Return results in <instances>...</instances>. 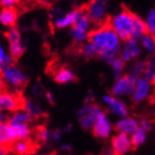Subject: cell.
<instances>
[{
    "label": "cell",
    "mask_w": 155,
    "mask_h": 155,
    "mask_svg": "<svg viewBox=\"0 0 155 155\" xmlns=\"http://www.w3.org/2000/svg\"><path fill=\"white\" fill-rule=\"evenodd\" d=\"M18 20V12L15 8H1L0 9V26L5 28H12Z\"/></svg>",
    "instance_id": "cell-19"
},
{
    "label": "cell",
    "mask_w": 155,
    "mask_h": 155,
    "mask_svg": "<svg viewBox=\"0 0 155 155\" xmlns=\"http://www.w3.org/2000/svg\"><path fill=\"white\" fill-rule=\"evenodd\" d=\"M10 64H13V58L9 54L6 45L0 40V69Z\"/></svg>",
    "instance_id": "cell-27"
},
{
    "label": "cell",
    "mask_w": 155,
    "mask_h": 155,
    "mask_svg": "<svg viewBox=\"0 0 155 155\" xmlns=\"http://www.w3.org/2000/svg\"><path fill=\"white\" fill-rule=\"evenodd\" d=\"M32 94L35 97H45V93H43V91H42V87H40L38 84H36L35 87H32Z\"/></svg>",
    "instance_id": "cell-36"
},
{
    "label": "cell",
    "mask_w": 155,
    "mask_h": 155,
    "mask_svg": "<svg viewBox=\"0 0 155 155\" xmlns=\"http://www.w3.org/2000/svg\"><path fill=\"white\" fill-rule=\"evenodd\" d=\"M21 109L23 111H26L32 120L38 119L43 114V110H42L41 105L37 101L32 100V99H25V100H22Z\"/></svg>",
    "instance_id": "cell-21"
},
{
    "label": "cell",
    "mask_w": 155,
    "mask_h": 155,
    "mask_svg": "<svg viewBox=\"0 0 155 155\" xmlns=\"http://www.w3.org/2000/svg\"><path fill=\"white\" fill-rule=\"evenodd\" d=\"M144 70H145V61H136L134 62L131 67V70H130V75H132L133 78L135 79H139V78H142L144 74Z\"/></svg>",
    "instance_id": "cell-30"
},
{
    "label": "cell",
    "mask_w": 155,
    "mask_h": 155,
    "mask_svg": "<svg viewBox=\"0 0 155 155\" xmlns=\"http://www.w3.org/2000/svg\"><path fill=\"white\" fill-rule=\"evenodd\" d=\"M17 140L16 132L9 125V123H0V145L10 147Z\"/></svg>",
    "instance_id": "cell-18"
},
{
    "label": "cell",
    "mask_w": 155,
    "mask_h": 155,
    "mask_svg": "<svg viewBox=\"0 0 155 155\" xmlns=\"http://www.w3.org/2000/svg\"><path fill=\"white\" fill-rule=\"evenodd\" d=\"M136 79L132 75L125 74L122 75L119 79H115L112 89H111V94L117 97H129L132 95L134 87H135Z\"/></svg>",
    "instance_id": "cell-9"
},
{
    "label": "cell",
    "mask_w": 155,
    "mask_h": 155,
    "mask_svg": "<svg viewBox=\"0 0 155 155\" xmlns=\"http://www.w3.org/2000/svg\"><path fill=\"white\" fill-rule=\"evenodd\" d=\"M112 151L115 155H125L132 150L133 145L131 142V137L129 135L117 133L111 140Z\"/></svg>",
    "instance_id": "cell-16"
},
{
    "label": "cell",
    "mask_w": 155,
    "mask_h": 155,
    "mask_svg": "<svg viewBox=\"0 0 155 155\" xmlns=\"http://www.w3.org/2000/svg\"><path fill=\"white\" fill-rule=\"evenodd\" d=\"M142 53V49L137 40L134 39H127L124 41L119 52V58L122 60L124 63L127 62H133L140 58Z\"/></svg>",
    "instance_id": "cell-12"
},
{
    "label": "cell",
    "mask_w": 155,
    "mask_h": 155,
    "mask_svg": "<svg viewBox=\"0 0 155 155\" xmlns=\"http://www.w3.org/2000/svg\"><path fill=\"white\" fill-rule=\"evenodd\" d=\"M145 25L147 33L155 37V8L151 9L145 17Z\"/></svg>",
    "instance_id": "cell-31"
},
{
    "label": "cell",
    "mask_w": 155,
    "mask_h": 155,
    "mask_svg": "<svg viewBox=\"0 0 155 155\" xmlns=\"http://www.w3.org/2000/svg\"><path fill=\"white\" fill-rule=\"evenodd\" d=\"M152 93V83L144 79V78H139L135 81V87L133 90V93L131 95L132 101L135 104H140L147 100Z\"/></svg>",
    "instance_id": "cell-14"
},
{
    "label": "cell",
    "mask_w": 155,
    "mask_h": 155,
    "mask_svg": "<svg viewBox=\"0 0 155 155\" xmlns=\"http://www.w3.org/2000/svg\"><path fill=\"white\" fill-rule=\"evenodd\" d=\"M45 99L47 100V102L50 104L54 103V95L52 93L51 91H45Z\"/></svg>",
    "instance_id": "cell-37"
},
{
    "label": "cell",
    "mask_w": 155,
    "mask_h": 155,
    "mask_svg": "<svg viewBox=\"0 0 155 155\" xmlns=\"http://www.w3.org/2000/svg\"><path fill=\"white\" fill-rule=\"evenodd\" d=\"M105 1H107H107H109V0H105Z\"/></svg>",
    "instance_id": "cell-46"
},
{
    "label": "cell",
    "mask_w": 155,
    "mask_h": 155,
    "mask_svg": "<svg viewBox=\"0 0 155 155\" xmlns=\"http://www.w3.org/2000/svg\"><path fill=\"white\" fill-rule=\"evenodd\" d=\"M39 2L41 3V5H45V6H49L50 3L53 1V0H38Z\"/></svg>",
    "instance_id": "cell-40"
},
{
    "label": "cell",
    "mask_w": 155,
    "mask_h": 155,
    "mask_svg": "<svg viewBox=\"0 0 155 155\" xmlns=\"http://www.w3.org/2000/svg\"><path fill=\"white\" fill-rule=\"evenodd\" d=\"M71 129H72L71 125H67V126H64V127H63L61 131H62V133H69L70 131H71Z\"/></svg>",
    "instance_id": "cell-41"
},
{
    "label": "cell",
    "mask_w": 155,
    "mask_h": 155,
    "mask_svg": "<svg viewBox=\"0 0 155 155\" xmlns=\"http://www.w3.org/2000/svg\"><path fill=\"white\" fill-rule=\"evenodd\" d=\"M153 116H154V119H155V107H154V110H153Z\"/></svg>",
    "instance_id": "cell-45"
},
{
    "label": "cell",
    "mask_w": 155,
    "mask_h": 155,
    "mask_svg": "<svg viewBox=\"0 0 155 155\" xmlns=\"http://www.w3.org/2000/svg\"><path fill=\"white\" fill-rule=\"evenodd\" d=\"M9 115L8 113H0V123H7L9 120Z\"/></svg>",
    "instance_id": "cell-38"
},
{
    "label": "cell",
    "mask_w": 155,
    "mask_h": 155,
    "mask_svg": "<svg viewBox=\"0 0 155 155\" xmlns=\"http://www.w3.org/2000/svg\"><path fill=\"white\" fill-rule=\"evenodd\" d=\"M81 53L85 57V58H89V59H92V58H95V57H99V49L95 45H94L93 42H91L90 40L89 41H85L82 45V48H81Z\"/></svg>",
    "instance_id": "cell-26"
},
{
    "label": "cell",
    "mask_w": 155,
    "mask_h": 155,
    "mask_svg": "<svg viewBox=\"0 0 155 155\" xmlns=\"http://www.w3.org/2000/svg\"><path fill=\"white\" fill-rule=\"evenodd\" d=\"M54 81L60 84H68L72 83L75 81V74L71 69L69 68H61L57 70V72L53 75Z\"/></svg>",
    "instance_id": "cell-22"
},
{
    "label": "cell",
    "mask_w": 155,
    "mask_h": 155,
    "mask_svg": "<svg viewBox=\"0 0 155 155\" xmlns=\"http://www.w3.org/2000/svg\"><path fill=\"white\" fill-rule=\"evenodd\" d=\"M80 11L81 10L72 9V10L67 11V12L57 13V15L53 16V26H54L57 29H60V30L71 28V27L74 25L75 20H77Z\"/></svg>",
    "instance_id": "cell-15"
},
{
    "label": "cell",
    "mask_w": 155,
    "mask_h": 155,
    "mask_svg": "<svg viewBox=\"0 0 155 155\" xmlns=\"http://www.w3.org/2000/svg\"><path fill=\"white\" fill-rule=\"evenodd\" d=\"M21 1H27V2H29V1H35V0H21Z\"/></svg>",
    "instance_id": "cell-44"
},
{
    "label": "cell",
    "mask_w": 155,
    "mask_h": 155,
    "mask_svg": "<svg viewBox=\"0 0 155 155\" xmlns=\"http://www.w3.org/2000/svg\"><path fill=\"white\" fill-rule=\"evenodd\" d=\"M0 82L12 92L22 89L28 82V77L22 69L15 64H10L0 69Z\"/></svg>",
    "instance_id": "cell-3"
},
{
    "label": "cell",
    "mask_w": 155,
    "mask_h": 155,
    "mask_svg": "<svg viewBox=\"0 0 155 155\" xmlns=\"http://www.w3.org/2000/svg\"><path fill=\"white\" fill-rule=\"evenodd\" d=\"M6 39L8 43V51L13 60L19 59L25 53V45L22 42V36L17 27L9 28L6 32Z\"/></svg>",
    "instance_id": "cell-8"
},
{
    "label": "cell",
    "mask_w": 155,
    "mask_h": 155,
    "mask_svg": "<svg viewBox=\"0 0 155 155\" xmlns=\"http://www.w3.org/2000/svg\"><path fill=\"white\" fill-rule=\"evenodd\" d=\"M21 0H0L1 8H15Z\"/></svg>",
    "instance_id": "cell-34"
},
{
    "label": "cell",
    "mask_w": 155,
    "mask_h": 155,
    "mask_svg": "<svg viewBox=\"0 0 155 155\" xmlns=\"http://www.w3.org/2000/svg\"><path fill=\"white\" fill-rule=\"evenodd\" d=\"M147 32L146 31V25L145 21L140 18V17L135 16L134 17V22H133V28L132 32H131V39L134 40H139L143 35H145Z\"/></svg>",
    "instance_id": "cell-23"
},
{
    "label": "cell",
    "mask_w": 155,
    "mask_h": 155,
    "mask_svg": "<svg viewBox=\"0 0 155 155\" xmlns=\"http://www.w3.org/2000/svg\"><path fill=\"white\" fill-rule=\"evenodd\" d=\"M89 40L93 42L99 49V58L110 64L113 59L119 57V52L122 45V40L117 37L110 26L105 23L92 30Z\"/></svg>",
    "instance_id": "cell-1"
},
{
    "label": "cell",
    "mask_w": 155,
    "mask_h": 155,
    "mask_svg": "<svg viewBox=\"0 0 155 155\" xmlns=\"http://www.w3.org/2000/svg\"><path fill=\"white\" fill-rule=\"evenodd\" d=\"M91 26H92V22L87 18L85 12L80 11L74 25L71 27V30H70V35L73 41L78 45H81V43L83 45L84 42L87 41L91 32Z\"/></svg>",
    "instance_id": "cell-6"
},
{
    "label": "cell",
    "mask_w": 155,
    "mask_h": 155,
    "mask_svg": "<svg viewBox=\"0 0 155 155\" xmlns=\"http://www.w3.org/2000/svg\"><path fill=\"white\" fill-rule=\"evenodd\" d=\"M36 137L40 143H48L51 141V131L45 126H40L36 131Z\"/></svg>",
    "instance_id": "cell-32"
},
{
    "label": "cell",
    "mask_w": 155,
    "mask_h": 155,
    "mask_svg": "<svg viewBox=\"0 0 155 155\" xmlns=\"http://www.w3.org/2000/svg\"><path fill=\"white\" fill-rule=\"evenodd\" d=\"M90 21L97 27L105 25L109 20L107 2L105 0H91L84 10Z\"/></svg>",
    "instance_id": "cell-5"
},
{
    "label": "cell",
    "mask_w": 155,
    "mask_h": 155,
    "mask_svg": "<svg viewBox=\"0 0 155 155\" xmlns=\"http://www.w3.org/2000/svg\"><path fill=\"white\" fill-rule=\"evenodd\" d=\"M32 142L30 140H17L12 145L10 146V150L16 155H31L33 153Z\"/></svg>",
    "instance_id": "cell-20"
},
{
    "label": "cell",
    "mask_w": 155,
    "mask_h": 155,
    "mask_svg": "<svg viewBox=\"0 0 155 155\" xmlns=\"http://www.w3.org/2000/svg\"><path fill=\"white\" fill-rule=\"evenodd\" d=\"M0 155H9V147L0 145Z\"/></svg>",
    "instance_id": "cell-39"
},
{
    "label": "cell",
    "mask_w": 155,
    "mask_h": 155,
    "mask_svg": "<svg viewBox=\"0 0 155 155\" xmlns=\"http://www.w3.org/2000/svg\"><path fill=\"white\" fill-rule=\"evenodd\" d=\"M102 102L105 109L117 119L129 115V107L121 97H114L112 94H104L102 97Z\"/></svg>",
    "instance_id": "cell-10"
},
{
    "label": "cell",
    "mask_w": 155,
    "mask_h": 155,
    "mask_svg": "<svg viewBox=\"0 0 155 155\" xmlns=\"http://www.w3.org/2000/svg\"><path fill=\"white\" fill-rule=\"evenodd\" d=\"M62 137V131L61 130H54L51 132V140L53 142H60Z\"/></svg>",
    "instance_id": "cell-35"
},
{
    "label": "cell",
    "mask_w": 155,
    "mask_h": 155,
    "mask_svg": "<svg viewBox=\"0 0 155 155\" xmlns=\"http://www.w3.org/2000/svg\"><path fill=\"white\" fill-rule=\"evenodd\" d=\"M101 112H103V111L97 104L92 103V102H87L78 111V122L82 129H92L94 122L97 121V116L100 115Z\"/></svg>",
    "instance_id": "cell-7"
},
{
    "label": "cell",
    "mask_w": 155,
    "mask_h": 155,
    "mask_svg": "<svg viewBox=\"0 0 155 155\" xmlns=\"http://www.w3.org/2000/svg\"><path fill=\"white\" fill-rule=\"evenodd\" d=\"M141 45V49L144 50L149 54H154L155 53V37L146 32L143 35L141 38L137 40Z\"/></svg>",
    "instance_id": "cell-24"
},
{
    "label": "cell",
    "mask_w": 155,
    "mask_h": 155,
    "mask_svg": "<svg viewBox=\"0 0 155 155\" xmlns=\"http://www.w3.org/2000/svg\"><path fill=\"white\" fill-rule=\"evenodd\" d=\"M134 17L135 15H133L131 11L123 9L110 17L107 20V25L122 41H125L127 39H131Z\"/></svg>",
    "instance_id": "cell-2"
},
{
    "label": "cell",
    "mask_w": 155,
    "mask_h": 155,
    "mask_svg": "<svg viewBox=\"0 0 155 155\" xmlns=\"http://www.w3.org/2000/svg\"><path fill=\"white\" fill-rule=\"evenodd\" d=\"M70 149H71V146L69 145V144H63V145L61 146V150L62 151H65V152H67V151H70Z\"/></svg>",
    "instance_id": "cell-42"
},
{
    "label": "cell",
    "mask_w": 155,
    "mask_h": 155,
    "mask_svg": "<svg viewBox=\"0 0 155 155\" xmlns=\"http://www.w3.org/2000/svg\"><path fill=\"white\" fill-rule=\"evenodd\" d=\"M31 155H47V154H41V153H32Z\"/></svg>",
    "instance_id": "cell-43"
},
{
    "label": "cell",
    "mask_w": 155,
    "mask_h": 155,
    "mask_svg": "<svg viewBox=\"0 0 155 155\" xmlns=\"http://www.w3.org/2000/svg\"><path fill=\"white\" fill-rule=\"evenodd\" d=\"M143 78L152 84L155 83V53L151 54L149 60L145 61V70H144Z\"/></svg>",
    "instance_id": "cell-25"
},
{
    "label": "cell",
    "mask_w": 155,
    "mask_h": 155,
    "mask_svg": "<svg viewBox=\"0 0 155 155\" xmlns=\"http://www.w3.org/2000/svg\"><path fill=\"white\" fill-rule=\"evenodd\" d=\"M92 132L95 137L100 140H105L110 137L113 132V124L111 122L110 117L104 112H101V114L97 116V121L94 122L92 126Z\"/></svg>",
    "instance_id": "cell-13"
},
{
    "label": "cell",
    "mask_w": 155,
    "mask_h": 155,
    "mask_svg": "<svg viewBox=\"0 0 155 155\" xmlns=\"http://www.w3.org/2000/svg\"><path fill=\"white\" fill-rule=\"evenodd\" d=\"M111 69H112V74H113L114 79H119L122 75H124V67H125V63L119 58L116 57L115 59H113V61L110 63Z\"/></svg>",
    "instance_id": "cell-29"
},
{
    "label": "cell",
    "mask_w": 155,
    "mask_h": 155,
    "mask_svg": "<svg viewBox=\"0 0 155 155\" xmlns=\"http://www.w3.org/2000/svg\"><path fill=\"white\" fill-rule=\"evenodd\" d=\"M31 121L32 119L29 116V114L27 113L26 111H23L22 109H19L10 114L8 123L16 132L17 139L29 140L32 134Z\"/></svg>",
    "instance_id": "cell-4"
},
{
    "label": "cell",
    "mask_w": 155,
    "mask_h": 155,
    "mask_svg": "<svg viewBox=\"0 0 155 155\" xmlns=\"http://www.w3.org/2000/svg\"><path fill=\"white\" fill-rule=\"evenodd\" d=\"M22 100L17 92L0 90V113L11 114L21 109Z\"/></svg>",
    "instance_id": "cell-11"
},
{
    "label": "cell",
    "mask_w": 155,
    "mask_h": 155,
    "mask_svg": "<svg viewBox=\"0 0 155 155\" xmlns=\"http://www.w3.org/2000/svg\"><path fill=\"white\" fill-rule=\"evenodd\" d=\"M114 127L117 131V133H122V134L131 136L140 127L139 120H136L133 116L126 115L124 117L117 119Z\"/></svg>",
    "instance_id": "cell-17"
},
{
    "label": "cell",
    "mask_w": 155,
    "mask_h": 155,
    "mask_svg": "<svg viewBox=\"0 0 155 155\" xmlns=\"http://www.w3.org/2000/svg\"><path fill=\"white\" fill-rule=\"evenodd\" d=\"M130 137H131L132 145L134 146V147H139V146L143 145V144L145 143L146 137H147V132H145L144 130L139 127Z\"/></svg>",
    "instance_id": "cell-28"
},
{
    "label": "cell",
    "mask_w": 155,
    "mask_h": 155,
    "mask_svg": "<svg viewBox=\"0 0 155 155\" xmlns=\"http://www.w3.org/2000/svg\"><path fill=\"white\" fill-rule=\"evenodd\" d=\"M139 125H140V127H141L142 130H144L145 132H151L153 129L152 122H151L149 119H145V117H143V119L140 120Z\"/></svg>",
    "instance_id": "cell-33"
}]
</instances>
